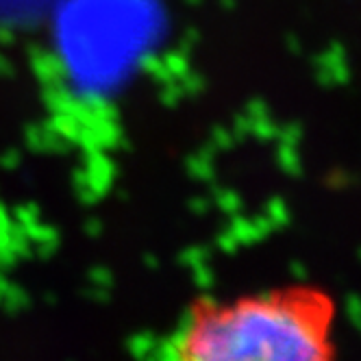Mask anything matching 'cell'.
<instances>
[{
	"label": "cell",
	"mask_w": 361,
	"mask_h": 361,
	"mask_svg": "<svg viewBox=\"0 0 361 361\" xmlns=\"http://www.w3.org/2000/svg\"><path fill=\"white\" fill-rule=\"evenodd\" d=\"M172 350L190 361H316L326 357L324 320L318 305L274 292L235 305L204 298L185 316Z\"/></svg>",
	"instance_id": "cell-1"
},
{
	"label": "cell",
	"mask_w": 361,
	"mask_h": 361,
	"mask_svg": "<svg viewBox=\"0 0 361 361\" xmlns=\"http://www.w3.org/2000/svg\"><path fill=\"white\" fill-rule=\"evenodd\" d=\"M346 50L342 44L333 42L326 53L316 57L318 63V83L329 87V85H346L350 79V70L346 66Z\"/></svg>",
	"instance_id": "cell-2"
},
{
	"label": "cell",
	"mask_w": 361,
	"mask_h": 361,
	"mask_svg": "<svg viewBox=\"0 0 361 361\" xmlns=\"http://www.w3.org/2000/svg\"><path fill=\"white\" fill-rule=\"evenodd\" d=\"M281 166L290 174H300V161H298V154H296L294 146L286 144L281 148Z\"/></svg>",
	"instance_id": "cell-3"
},
{
	"label": "cell",
	"mask_w": 361,
	"mask_h": 361,
	"mask_svg": "<svg viewBox=\"0 0 361 361\" xmlns=\"http://www.w3.org/2000/svg\"><path fill=\"white\" fill-rule=\"evenodd\" d=\"M346 314H348L353 324H357L361 320V298L357 294H350L346 298Z\"/></svg>",
	"instance_id": "cell-4"
},
{
	"label": "cell",
	"mask_w": 361,
	"mask_h": 361,
	"mask_svg": "<svg viewBox=\"0 0 361 361\" xmlns=\"http://www.w3.org/2000/svg\"><path fill=\"white\" fill-rule=\"evenodd\" d=\"M268 212L270 216L279 222V224H286L288 222V209H286V204H283L281 200H272L268 204Z\"/></svg>",
	"instance_id": "cell-5"
},
{
	"label": "cell",
	"mask_w": 361,
	"mask_h": 361,
	"mask_svg": "<svg viewBox=\"0 0 361 361\" xmlns=\"http://www.w3.org/2000/svg\"><path fill=\"white\" fill-rule=\"evenodd\" d=\"M302 135V128L298 124H290L286 131H283V142H286L288 146H294Z\"/></svg>",
	"instance_id": "cell-6"
},
{
	"label": "cell",
	"mask_w": 361,
	"mask_h": 361,
	"mask_svg": "<svg viewBox=\"0 0 361 361\" xmlns=\"http://www.w3.org/2000/svg\"><path fill=\"white\" fill-rule=\"evenodd\" d=\"M348 174L346 172H342V170H335L331 176H329V183H331V188H346L348 185Z\"/></svg>",
	"instance_id": "cell-7"
},
{
	"label": "cell",
	"mask_w": 361,
	"mask_h": 361,
	"mask_svg": "<svg viewBox=\"0 0 361 361\" xmlns=\"http://www.w3.org/2000/svg\"><path fill=\"white\" fill-rule=\"evenodd\" d=\"M292 274L298 279V281H307V268L302 266V264H292Z\"/></svg>",
	"instance_id": "cell-8"
},
{
	"label": "cell",
	"mask_w": 361,
	"mask_h": 361,
	"mask_svg": "<svg viewBox=\"0 0 361 361\" xmlns=\"http://www.w3.org/2000/svg\"><path fill=\"white\" fill-rule=\"evenodd\" d=\"M259 133H262V137H272L274 126H270L268 122H264V124H259Z\"/></svg>",
	"instance_id": "cell-9"
},
{
	"label": "cell",
	"mask_w": 361,
	"mask_h": 361,
	"mask_svg": "<svg viewBox=\"0 0 361 361\" xmlns=\"http://www.w3.org/2000/svg\"><path fill=\"white\" fill-rule=\"evenodd\" d=\"M290 48L294 50V53H298V50H300V46H298V42L294 37H290Z\"/></svg>",
	"instance_id": "cell-10"
},
{
	"label": "cell",
	"mask_w": 361,
	"mask_h": 361,
	"mask_svg": "<svg viewBox=\"0 0 361 361\" xmlns=\"http://www.w3.org/2000/svg\"><path fill=\"white\" fill-rule=\"evenodd\" d=\"M355 326H357V329H359V331H361V320H359V322H357V324H355Z\"/></svg>",
	"instance_id": "cell-11"
},
{
	"label": "cell",
	"mask_w": 361,
	"mask_h": 361,
	"mask_svg": "<svg viewBox=\"0 0 361 361\" xmlns=\"http://www.w3.org/2000/svg\"><path fill=\"white\" fill-rule=\"evenodd\" d=\"M359 262H361V250H359Z\"/></svg>",
	"instance_id": "cell-12"
}]
</instances>
